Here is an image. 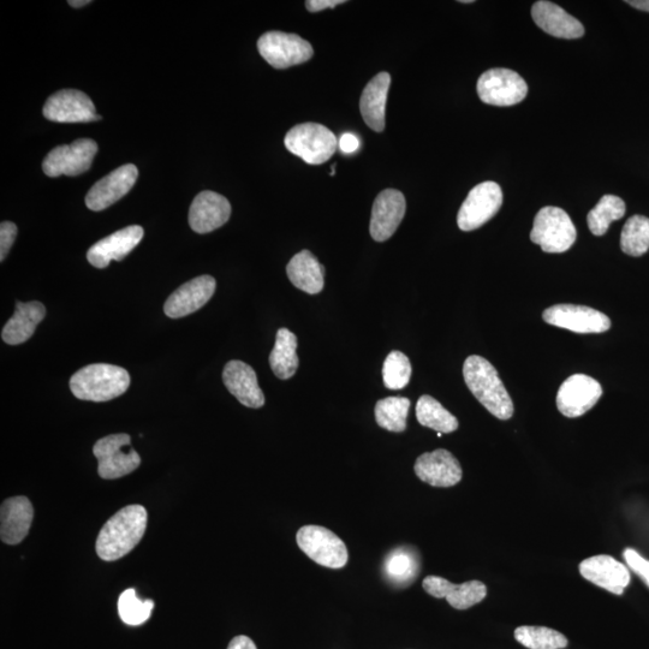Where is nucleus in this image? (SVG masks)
<instances>
[{
	"instance_id": "obj_1",
	"label": "nucleus",
	"mask_w": 649,
	"mask_h": 649,
	"mask_svg": "<svg viewBox=\"0 0 649 649\" xmlns=\"http://www.w3.org/2000/svg\"><path fill=\"white\" fill-rule=\"evenodd\" d=\"M147 511L141 505H129L107 521L97 539L98 556L105 562H115L127 556L144 538Z\"/></svg>"
},
{
	"instance_id": "obj_2",
	"label": "nucleus",
	"mask_w": 649,
	"mask_h": 649,
	"mask_svg": "<svg viewBox=\"0 0 649 649\" xmlns=\"http://www.w3.org/2000/svg\"><path fill=\"white\" fill-rule=\"evenodd\" d=\"M464 381L482 406L499 420H509L514 415V403L497 369L484 357L469 356L463 366Z\"/></svg>"
},
{
	"instance_id": "obj_3",
	"label": "nucleus",
	"mask_w": 649,
	"mask_h": 649,
	"mask_svg": "<svg viewBox=\"0 0 649 649\" xmlns=\"http://www.w3.org/2000/svg\"><path fill=\"white\" fill-rule=\"evenodd\" d=\"M130 375L124 368L94 363L80 369L70 379V389L82 401L107 402L125 394Z\"/></svg>"
},
{
	"instance_id": "obj_4",
	"label": "nucleus",
	"mask_w": 649,
	"mask_h": 649,
	"mask_svg": "<svg viewBox=\"0 0 649 649\" xmlns=\"http://www.w3.org/2000/svg\"><path fill=\"white\" fill-rule=\"evenodd\" d=\"M288 151L309 165H320L336 153L338 140L329 128L318 123H303L289 130L284 139Z\"/></svg>"
},
{
	"instance_id": "obj_5",
	"label": "nucleus",
	"mask_w": 649,
	"mask_h": 649,
	"mask_svg": "<svg viewBox=\"0 0 649 649\" xmlns=\"http://www.w3.org/2000/svg\"><path fill=\"white\" fill-rule=\"evenodd\" d=\"M577 231L569 214L559 207L541 208L534 219L531 240L545 253L567 252L576 242Z\"/></svg>"
},
{
	"instance_id": "obj_6",
	"label": "nucleus",
	"mask_w": 649,
	"mask_h": 649,
	"mask_svg": "<svg viewBox=\"0 0 649 649\" xmlns=\"http://www.w3.org/2000/svg\"><path fill=\"white\" fill-rule=\"evenodd\" d=\"M128 434H111L95 443L93 454L97 457L100 478L115 480L133 473L141 464V457L132 446Z\"/></svg>"
},
{
	"instance_id": "obj_7",
	"label": "nucleus",
	"mask_w": 649,
	"mask_h": 649,
	"mask_svg": "<svg viewBox=\"0 0 649 649\" xmlns=\"http://www.w3.org/2000/svg\"><path fill=\"white\" fill-rule=\"evenodd\" d=\"M297 545L325 568L341 569L348 563V549L341 538L325 527L305 526L297 532Z\"/></svg>"
},
{
	"instance_id": "obj_8",
	"label": "nucleus",
	"mask_w": 649,
	"mask_h": 649,
	"mask_svg": "<svg viewBox=\"0 0 649 649\" xmlns=\"http://www.w3.org/2000/svg\"><path fill=\"white\" fill-rule=\"evenodd\" d=\"M261 57L271 67L288 69L306 63L314 55L311 44L297 34L267 32L258 41Z\"/></svg>"
},
{
	"instance_id": "obj_9",
	"label": "nucleus",
	"mask_w": 649,
	"mask_h": 649,
	"mask_svg": "<svg viewBox=\"0 0 649 649\" xmlns=\"http://www.w3.org/2000/svg\"><path fill=\"white\" fill-rule=\"evenodd\" d=\"M503 205L502 188L496 182H484L470 190L457 216L458 228L473 231L481 228Z\"/></svg>"
},
{
	"instance_id": "obj_10",
	"label": "nucleus",
	"mask_w": 649,
	"mask_h": 649,
	"mask_svg": "<svg viewBox=\"0 0 649 649\" xmlns=\"http://www.w3.org/2000/svg\"><path fill=\"white\" fill-rule=\"evenodd\" d=\"M481 101L493 106H512L527 97L528 85L521 75L503 68L485 71L478 81Z\"/></svg>"
},
{
	"instance_id": "obj_11",
	"label": "nucleus",
	"mask_w": 649,
	"mask_h": 649,
	"mask_svg": "<svg viewBox=\"0 0 649 649\" xmlns=\"http://www.w3.org/2000/svg\"><path fill=\"white\" fill-rule=\"evenodd\" d=\"M97 142L91 139H79L70 145L53 148L43 162V170L49 177L79 176L91 169Z\"/></svg>"
},
{
	"instance_id": "obj_12",
	"label": "nucleus",
	"mask_w": 649,
	"mask_h": 649,
	"mask_svg": "<svg viewBox=\"0 0 649 649\" xmlns=\"http://www.w3.org/2000/svg\"><path fill=\"white\" fill-rule=\"evenodd\" d=\"M603 395V387L586 374L571 375L557 394V408L567 418L575 419L591 410Z\"/></svg>"
},
{
	"instance_id": "obj_13",
	"label": "nucleus",
	"mask_w": 649,
	"mask_h": 649,
	"mask_svg": "<svg viewBox=\"0 0 649 649\" xmlns=\"http://www.w3.org/2000/svg\"><path fill=\"white\" fill-rule=\"evenodd\" d=\"M49 121L57 123H88L101 121L91 98L76 89H63L47 99L43 110Z\"/></svg>"
},
{
	"instance_id": "obj_14",
	"label": "nucleus",
	"mask_w": 649,
	"mask_h": 649,
	"mask_svg": "<svg viewBox=\"0 0 649 649\" xmlns=\"http://www.w3.org/2000/svg\"><path fill=\"white\" fill-rule=\"evenodd\" d=\"M547 324L575 333H603L610 330L611 320L593 308L575 305H556L543 314Z\"/></svg>"
},
{
	"instance_id": "obj_15",
	"label": "nucleus",
	"mask_w": 649,
	"mask_h": 649,
	"mask_svg": "<svg viewBox=\"0 0 649 649\" xmlns=\"http://www.w3.org/2000/svg\"><path fill=\"white\" fill-rule=\"evenodd\" d=\"M138 176V168L133 164L123 165L112 171L89 190L86 196L87 207L92 211H103L116 204L132 190Z\"/></svg>"
},
{
	"instance_id": "obj_16",
	"label": "nucleus",
	"mask_w": 649,
	"mask_h": 649,
	"mask_svg": "<svg viewBox=\"0 0 649 649\" xmlns=\"http://www.w3.org/2000/svg\"><path fill=\"white\" fill-rule=\"evenodd\" d=\"M407 202L401 192L386 189L375 199L369 232L374 241L385 242L395 234L406 214Z\"/></svg>"
},
{
	"instance_id": "obj_17",
	"label": "nucleus",
	"mask_w": 649,
	"mask_h": 649,
	"mask_svg": "<svg viewBox=\"0 0 649 649\" xmlns=\"http://www.w3.org/2000/svg\"><path fill=\"white\" fill-rule=\"evenodd\" d=\"M145 231L139 225L127 226L93 244L87 253L89 264L97 269H105L111 261H122L125 256L139 246Z\"/></svg>"
},
{
	"instance_id": "obj_18",
	"label": "nucleus",
	"mask_w": 649,
	"mask_h": 649,
	"mask_svg": "<svg viewBox=\"0 0 649 649\" xmlns=\"http://www.w3.org/2000/svg\"><path fill=\"white\" fill-rule=\"evenodd\" d=\"M217 282L211 276H200L183 284L165 302L164 312L172 319H180L198 312L212 299Z\"/></svg>"
},
{
	"instance_id": "obj_19",
	"label": "nucleus",
	"mask_w": 649,
	"mask_h": 649,
	"mask_svg": "<svg viewBox=\"0 0 649 649\" xmlns=\"http://www.w3.org/2000/svg\"><path fill=\"white\" fill-rule=\"evenodd\" d=\"M415 474L434 487L455 486L462 480V468L450 451L438 449L421 455L415 463Z\"/></svg>"
},
{
	"instance_id": "obj_20",
	"label": "nucleus",
	"mask_w": 649,
	"mask_h": 649,
	"mask_svg": "<svg viewBox=\"0 0 649 649\" xmlns=\"http://www.w3.org/2000/svg\"><path fill=\"white\" fill-rule=\"evenodd\" d=\"M231 216V205L223 195L206 190L193 201L189 211V224L198 234H208L226 223Z\"/></svg>"
},
{
	"instance_id": "obj_21",
	"label": "nucleus",
	"mask_w": 649,
	"mask_h": 649,
	"mask_svg": "<svg viewBox=\"0 0 649 649\" xmlns=\"http://www.w3.org/2000/svg\"><path fill=\"white\" fill-rule=\"evenodd\" d=\"M580 573L583 579L616 595H622L630 583L628 568L611 556L600 555L585 559L580 564Z\"/></svg>"
},
{
	"instance_id": "obj_22",
	"label": "nucleus",
	"mask_w": 649,
	"mask_h": 649,
	"mask_svg": "<svg viewBox=\"0 0 649 649\" xmlns=\"http://www.w3.org/2000/svg\"><path fill=\"white\" fill-rule=\"evenodd\" d=\"M425 591L434 598L448 600L456 610H467L481 603L486 598L487 588L480 581H469L462 585H454L439 576H428L422 583Z\"/></svg>"
},
{
	"instance_id": "obj_23",
	"label": "nucleus",
	"mask_w": 649,
	"mask_h": 649,
	"mask_svg": "<svg viewBox=\"0 0 649 649\" xmlns=\"http://www.w3.org/2000/svg\"><path fill=\"white\" fill-rule=\"evenodd\" d=\"M226 389L237 398L243 406L258 409L264 406L265 396L260 389L258 377L252 367L242 361L226 363L223 372Z\"/></svg>"
},
{
	"instance_id": "obj_24",
	"label": "nucleus",
	"mask_w": 649,
	"mask_h": 649,
	"mask_svg": "<svg viewBox=\"0 0 649 649\" xmlns=\"http://www.w3.org/2000/svg\"><path fill=\"white\" fill-rule=\"evenodd\" d=\"M33 517V505L28 498L14 497L4 500L0 509V538L3 543H22L32 527Z\"/></svg>"
},
{
	"instance_id": "obj_25",
	"label": "nucleus",
	"mask_w": 649,
	"mask_h": 649,
	"mask_svg": "<svg viewBox=\"0 0 649 649\" xmlns=\"http://www.w3.org/2000/svg\"><path fill=\"white\" fill-rule=\"evenodd\" d=\"M532 16L537 26L552 37L579 39L585 34L582 23L555 3L546 0L535 3Z\"/></svg>"
},
{
	"instance_id": "obj_26",
	"label": "nucleus",
	"mask_w": 649,
	"mask_h": 649,
	"mask_svg": "<svg viewBox=\"0 0 649 649\" xmlns=\"http://www.w3.org/2000/svg\"><path fill=\"white\" fill-rule=\"evenodd\" d=\"M390 85V74L379 73L368 82L360 100L363 119L368 127L377 133H381L385 129V109Z\"/></svg>"
},
{
	"instance_id": "obj_27",
	"label": "nucleus",
	"mask_w": 649,
	"mask_h": 649,
	"mask_svg": "<svg viewBox=\"0 0 649 649\" xmlns=\"http://www.w3.org/2000/svg\"><path fill=\"white\" fill-rule=\"evenodd\" d=\"M46 317V308L43 303L17 302L16 311L7 324H5L2 338L9 345H19L28 341L34 335L38 325Z\"/></svg>"
},
{
	"instance_id": "obj_28",
	"label": "nucleus",
	"mask_w": 649,
	"mask_h": 649,
	"mask_svg": "<svg viewBox=\"0 0 649 649\" xmlns=\"http://www.w3.org/2000/svg\"><path fill=\"white\" fill-rule=\"evenodd\" d=\"M287 273L295 288L305 291L309 295H317L324 289V266L309 250H302L290 260Z\"/></svg>"
},
{
	"instance_id": "obj_29",
	"label": "nucleus",
	"mask_w": 649,
	"mask_h": 649,
	"mask_svg": "<svg viewBox=\"0 0 649 649\" xmlns=\"http://www.w3.org/2000/svg\"><path fill=\"white\" fill-rule=\"evenodd\" d=\"M297 337L288 329H279L275 348L270 355V366L276 377L282 380L294 377L299 368V356L296 353Z\"/></svg>"
},
{
	"instance_id": "obj_30",
	"label": "nucleus",
	"mask_w": 649,
	"mask_h": 649,
	"mask_svg": "<svg viewBox=\"0 0 649 649\" xmlns=\"http://www.w3.org/2000/svg\"><path fill=\"white\" fill-rule=\"evenodd\" d=\"M416 418L420 425L439 433H452L458 428V420L442 404L431 396H422L416 404Z\"/></svg>"
},
{
	"instance_id": "obj_31",
	"label": "nucleus",
	"mask_w": 649,
	"mask_h": 649,
	"mask_svg": "<svg viewBox=\"0 0 649 649\" xmlns=\"http://www.w3.org/2000/svg\"><path fill=\"white\" fill-rule=\"evenodd\" d=\"M410 401L406 397H387L375 406V420L386 431L401 433L406 431Z\"/></svg>"
},
{
	"instance_id": "obj_32",
	"label": "nucleus",
	"mask_w": 649,
	"mask_h": 649,
	"mask_svg": "<svg viewBox=\"0 0 649 649\" xmlns=\"http://www.w3.org/2000/svg\"><path fill=\"white\" fill-rule=\"evenodd\" d=\"M627 208L624 201L616 195H605L600 199L598 205L588 213V228L595 236H603L615 220L624 217Z\"/></svg>"
},
{
	"instance_id": "obj_33",
	"label": "nucleus",
	"mask_w": 649,
	"mask_h": 649,
	"mask_svg": "<svg viewBox=\"0 0 649 649\" xmlns=\"http://www.w3.org/2000/svg\"><path fill=\"white\" fill-rule=\"evenodd\" d=\"M515 639L529 649H563L568 646L567 637L546 627H520Z\"/></svg>"
},
{
	"instance_id": "obj_34",
	"label": "nucleus",
	"mask_w": 649,
	"mask_h": 649,
	"mask_svg": "<svg viewBox=\"0 0 649 649\" xmlns=\"http://www.w3.org/2000/svg\"><path fill=\"white\" fill-rule=\"evenodd\" d=\"M621 248L630 256H641L649 249V218L634 216L627 220L622 230Z\"/></svg>"
},
{
	"instance_id": "obj_35",
	"label": "nucleus",
	"mask_w": 649,
	"mask_h": 649,
	"mask_svg": "<svg viewBox=\"0 0 649 649\" xmlns=\"http://www.w3.org/2000/svg\"><path fill=\"white\" fill-rule=\"evenodd\" d=\"M153 609V600H140L136 597L135 589H127L118 600L119 617L125 624L133 627L147 622L151 618Z\"/></svg>"
},
{
	"instance_id": "obj_36",
	"label": "nucleus",
	"mask_w": 649,
	"mask_h": 649,
	"mask_svg": "<svg viewBox=\"0 0 649 649\" xmlns=\"http://www.w3.org/2000/svg\"><path fill=\"white\" fill-rule=\"evenodd\" d=\"M412 378V365L407 355L401 351H391L383 367V379L386 389L402 390Z\"/></svg>"
},
{
	"instance_id": "obj_37",
	"label": "nucleus",
	"mask_w": 649,
	"mask_h": 649,
	"mask_svg": "<svg viewBox=\"0 0 649 649\" xmlns=\"http://www.w3.org/2000/svg\"><path fill=\"white\" fill-rule=\"evenodd\" d=\"M385 571L392 581L408 583L414 580L418 574V558L408 550L398 549L386 559Z\"/></svg>"
},
{
	"instance_id": "obj_38",
	"label": "nucleus",
	"mask_w": 649,
	"mask_h": 649,
	"mask_svg": "<svg viewBox=\"0 0 649 649\" xmlns=\"http://www.w3.org/2000/svg\"><path fill=\"white\" fill-rule=\"evenodd\" d=\"M624 559L625 562H627L628 567H630L631 570H634L649 587V561L633 549H627L624 551Z\"/></svg>"
},
{
	"instance_id": "obj_39",
	"label": "nucleus",
	"mask_w": 649,
	"mask_h": 649,
	"mask_svg": "<svg viewBox=\"0 0 649 649\" xmlns=\"http://www.w3.org/2000/svg\"><path fill=\"white\" fill-rule=\"evenodd\" d=\"M17 226L11 222H3L0 225V260L7 258L11 247L16 240Z\"/></svg>"
},
{
	"instance_id": "obj_40",
	"label": "nucleus",
	"mask_w": 649,
	"mask_h": 649,
	"mask_svg": "<svg viewBox=\"0 0 649 649\" xmlns=\"http://www.w3.org/2000/svg\"><path fill=\"white\" fill-rule=\"evenodd\" d=\"M338 146L345 154L355 153L361 146L360 139L353 133H345L338 140Z\"/></svg>"
},
{
	"instance_id": "obj_41",
	"label": "nucleus",
	"mask_w": 649,
	"mask_h": 649,
	"mask_svg": "<svg viewBox=\"0 0 649 649\" xmlns=\"http://www.w3.org/2000/svg\"><path fill=\"white\" fill-rule=\"evenodd\" d=\"M344 3V0H307L306 8L308 11H311V13H319V11L336 8L337 5Z\"/></svg>"
},
{
	"instance_id": "obj_42",
	"label": "nucleus",
	"mask_w": 649,
	"mask_h": 649,
	"mask_svg": "<svg viewBox=\"0 0 649 649\" xmlns=\"http://www.w3.org/2000/svg\"><path fill=\"white\" fill-rule=\"evenodd\" d=\"M228 649H258L252 639L248 636L240 635L232 639Z\"/></svg>"
},
{
	"instance_id": "obj_43",
	"label": "nucleus",
	"mask_w": 649,
	"mask_h": 649,
	"mask_svg": "<svg viewBox=\"0 0 649 649\" xmlns=\"http://www.w3.org/2000/svg\"><path fill=\"white\" fill-rule=\"evenodd\" d=\"M627 3L635 9L647 11V13H649V0H634V2H631V0H629V2Z\"/></svg>"
},
{
	"instance_id": "obj_44",
	"label": "nucleus",
	"mask_w": 649,
	"mask_h": 649,
	"mask_svg": "<svg viewBox=\"0 0 649 649\" xmlns=\"http://www.w3.org/2000/svg\"><path fill=\"white\" fill-rule=\"evenodd\" d=\"M69 4L73 8H81V7H85V5H87V4H91V2H89V0H82V2H81V0H80V2H79V0H74V2H69Z\"/></svg>"
},
{
	"instance_id": "obj_45",
	"label": "nucleus",
	"mask_w": 649,
	"mask_h": 649,
	"mask_svg": "<svg viewBox=\"0 0 649 649\" xmlns=\"http://www.w3.org/2000/svg\"><path fill=\"white\" fill-rule=\"evenodd\" d=\"M460 3H462V4H470V3H473V0H461Z\"/></svg>"
}]
</instances>
